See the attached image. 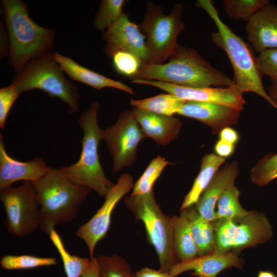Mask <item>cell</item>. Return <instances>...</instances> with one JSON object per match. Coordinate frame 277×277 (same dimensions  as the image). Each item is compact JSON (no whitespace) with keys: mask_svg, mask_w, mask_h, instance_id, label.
<instances>
[{"mask_svg":"<svg viewBox=\"0 0 277 277\" xmlns=\"http://www.w3.org/2000/svg\"><path fill=\"white\" fill-rule=\"evenodd\" d=\"M154 80L194 87H226L232 80L215 68L194 49L178 45L170 60L161 64H143L133 79Z\"/></svg>","mask_w":277,"mask_h":277,"instance_id":"1","label":"cell"},{"mask_svg":"<svg viewBox=\"0 0 277 277\" xmlns=\"http://www.w3.org/2000/svg\"><path fill=\"white\" fill-rule=\"evenodd\" d=\"M39 203V228L49 235L56 226L72 221L91 189L76 185L58 168L32 182Z\"/></svg>","mask_w":277,"mask_h":277,"instance_id":"2","label":"cell"},{"mask_svg":"<svg viewBox=\"0 0 277 277\" xmlns=\"http://www.w3.org/2000/svg\"><path fill=\"white\" fill-rule=\"evenodd\" d=\"M2 4L8 33L9 63L18 74L32 59L51 51L54 31L34 22L24 2L3 0Z\"/></svg>","mask_w":277,"mask_h":277,"instance_id":"3","label":"cell"},{"mask_svg":"<svg viewBox=\"0 0 277 277\" xmlns=\"http://www.w3.org/2000/svg\"><path fill=\"white\" fill-rule=\"evenodd\" d=\"M196 5L204 10L214 22L216 30L211 34L213 44L226 53L233 70V84L242 93L252 92L273 103L265 90L257 57L250 47L234 33L220 18L212 1L199 0Z\"/></svg>","mask_w":277,"mask_h":277,"instance_id":"4","label":"cell"},{"mask_svg":"<svg viewBox=\"0 0 277 277\" xmlns=\"http://www.w3.org/2000/svg\"><path fill=\"white\" fill-rule=\"evenodd\" d=\"M98 102H93L78 118L79 126L83 132L78 160L58 169L73 183L88 187L105 197L115 184L106 176L99 160L98 147L102 140L103 130L98 123Z\"/></svg>","mask_w":277,"mask_h":277,"instance_id":"5","label":"cell"},{"mask_svg":"<svg viewBox=\"0 0 277 277\" xmlns=\"http://www.w3.org/2000/svg\"><path fill=\"white\" fill-rule=\"evenodd\" d=\"M51 51L30 61L16 74L11 84L21 94L38 89L69 106V113L77 111L79 94L76 85L68 80Z\"/></svg>","mask_w":277,"mask_h":277,"instance_id":"6","label":"cell"},{"mask_svg":"<svg viewBox=\"0 0 277 277\" xmlns=\"http://www.w3.org/2000/svg\"><path fill=\"white\" fill-rule=\"evenodd\" d=\"M125 204L135 221L143 223L148 240L157 254L160 270L170 272L178 263L173 250L172 217L163 212L153 190L143 195H130L125 198Z\"/></svg>","mask_w":277,"mask_h":277,"instance_id":"7","label":"cell"},{"mask_svg":"<svg viewBox=\"0 0 277 277\" xmlns=\"http://www.w3.org/2000/svg\"><path fill=\"white\" fill-rule=\"evenodd\" d=\"M183 9L182 4H177L165 14L157 6H148L143 21L138 25L146 38L148 64H163L175 52L177 36L184 28Z\"/></svg>","mask_w":277,"mask_h":277,"instance_id":"8","label":"cell"},{"mask_svg":"<svg viewBox=\"0 0 277 277\" xmlns=\"http://www.w3.org/2000/svg\"><path fill=\"white\" fill-rule=\"evenodd\" d=\"M215 231L214 252L224 253L231 249L241 250L269 241L273 232L266 216L251 211L243 219H217L213 222Z\"/></svg>","mask_w":277,"mask_h":277,"instance_id":"9","label":"cell"},{"mask_svg":"<svg viewBox=\"0 0 277 277\" xmlns=\"http://www.w3.org/2000/svg\"><path fill=\"white\" fill-rule=\"evenodd\" d=\"M5 211V225L11 234L23 238L39 227V203L32 182L1 190Z\"/></svg>","mask_w":277,"mask_h":277,"instance_id":"10","label":"cell"},{"mask_svg":"<svg viewBox=\"0 0 277 277\" xmlns=\"http://www.w3.org/2000/svg\"><path fill=\"white\" fill-rule=\"evenodd\" d=\"M144 138L132 110L121 113L117 121L103 131L102 140L113 160V172L133 164L138 145Z\"/></svg>","mask_w":277,"mask_h":277,"instance_id":"11","label":"cell"},{"mask_svg":"<svg viewBox=\"0 0 277 277\" xmlns=\"http://www.w3.org/2000/svg\"><path fill=\"white\" fill-rule=\"evenodd\" d=\"M132 175L124 173L118 179L116 184L108 192L101 207L87 222L80 226L76 235L87 245L90 259L94 258L97 243L106 235L111 223L112 213L117 203L133 188Z\"/></svg>","mask_w":277,"mask_h":277,"instance_id":"12","label":"cell"},{"mask_svg":"<svg viewBox=\"0 0 277 277\" xmlns=\"http://www.w3.org/2000/svg\"><path fill=\"white\" fill-rule=\"evenodd\" d=\"M132 83L154 86L186 101L214 103L241 111L245 100L239 89L234 85L226 87L194 88L179 86L157 81L133 80Z\"/></svg>","mask_w":277,"mask_h":277,"instance_id":"13","label":"cell"},{"mask_svg":"<svg viewBox=\"0 0 277 277\" xmlns=\"http://www.w3.org/2000/svg\"><path fill=\"white\" fill-rule=\"evenodd\" d=\"M103 39L107 43L105 51L108 55L116 50H125L136 54L144 64H148L146 36L126 13L105 31Z\"/></svg>","mask_w":277,"mask_h":277,"instance_id":"14","label":"cell"},{"mask_svg":"<svg viewBox=\"0 0 277 277\" xmlns=\"http://www.w3.org/2000/svg\"><path fill=\"white\" fill-rule=\"evenodd\" d=\"M50 168L40 157L21 162L11 157L5 147L3 136L0 134V190L11 187L13 183L19 181H36L44 176Z\"/></svg>","mask_w":277,"mask_h":277,"instance_id":"15","label":"cell"},{"mask_svg":"<svg viewBox=\"0 0 277 277\" xmlns=\"http://www.w3.org/2000/svg\"><path fill=\"white\" fill-rule=\"evenodd\" d=\"M244 260L238 253L230 251L224 253L212 252L194 259L178 262L170 271L172 277L187 271H191V274L196 277H216L225 269L231 267L241 269Z\"/></svg>","mask_w":277,"mask_h":277,"instance_id":"16","label":"cell"},{"mask_svg":"<svg viewBox=\"0 0 277 277\" xmlns=\"http://www.w3.org/2000/svg\"><path fill=\"white\" fill-rule=\"evenodd\" d=\"M241 111L214 103L187 101L177 114L197 120L211 128L214 134L238 123Z\"/></svg>","mask_w":277,"mask_h":277,"instance_id":"17","label":"cell"},{"mask_svg":"<svg viewBox=\"0 0 277 277\" xmlns=\"http://www.w3.org/2000/svg\"><path fill=\"white\" fill-rule=\"evenodd\" d=\"M246 31L256 52L277 48V6L269 4L256 12L247 22Z\"/></svg>","mask_w":277,"mask_h":277,"instance_id":"18","label":"cell"},{"mask_svg":"<svg viewBox=\"0 0 277 277\" xmlns=\"http://www.w3.org/2000/svg\"><path fill=\"white\" fill-rule=\"evenodd\" d=\"M238 172V163L236 161L227 164L217 171L194 205L202 216L210 222L216 220L215 208L217 201L226 190L234 185Z\"/></svg>","mask_w":277,"mask_h":277,"instance_id":"19","label":"cell"},{"mask_svg":"<svg viewBox=\"0 0 277 277\" xmlns=\"http://www.w3.org/2000/svg\"><path fill=\"white\" fill-rule=\"evenodd\" d=\"M132 110L145 137L166 146L177 137L182 126L178 118L136 108Z\"/></svg>","mask_w":277,"mask_h":277,"instance_id":"20","label":"cell"},{"mask_svg":"<svg viewBox=\"0 0 277 277\" xmlns=\"http://www.w3.org/2000/svg\"><path fill=\"white\" fill-rule=\"evenodd\" d=\"M55 60L61 69L72 80L101 90L110 87L133 94L132 89L125 84L110 78L91 70L75 62L70 57L57 52L53 53Z\"/></svg>","mask_w":277,"mask_h":277,"instance_id":"21","label":"cell"},{"mask_svg":"<svg viewBox=\"0 0 277 277\" xmlns=\"http://www.w3.org/2000/svg\"><path fill=\"white\" fill-rule=\"evenodd\" d=\"M182 210L189 221L192 238L197 249L198 255L202 256L214 252L216 238L213 222L209 221L202 216L194 206Z\"/></svg>","mask_w":277,"mask_h":277,"instance_id":"22","label":"cell"},{"mask_svg":"<svg viewBox=\"0 0 277 277\" xmlns=\"http://www.w3.org/2000/svg\"><path fill=\"white\" fill-rule=\"evenodd\" d=\"M226 159L214 153H209L202 157L200 172L195 179L193 185L184 197L180 208L182 210L197 202L200 196L209 185L219 167L224 163Z\"/></svg>","mask_w":277,"mask_h":277,"instance_id":"23","label":"cell"},{"mask_svg":"<svg viewBox=\"0 0 277 277\" xmlns=\"http://www.w3.org/2000/svg\"><path fill=\"white\" fill-rule=\"evenodd\" d=\"M180 215L172 217L173 229V250L176 260L185 261L198 256L189 221L183 210Z\"/></svg>","mask_w":277,"mask_h":277,"instance_id":"24","label":"cell"},{"mask_svg":"<svg viewBox=\"0 0 277 277\" xmlns=\"http://www.w3.org/2000/svg\"><path fill=\"white\" fill-rule=\"evenodd\" d=\"M186 102L170 93H161L149 98L131 100L130 104L137 109L173 116Z\"/></svg>","mask_w":277,"mask_h":277,"instance_id":"25","label":"cell"},{"mask_svg":"<svg viewBox=\"0 0 277 277\" xmlns=\"http://www.w3.org/2000/svg\"><path fill=\"white\" fill-rule=\"evenodd\" d=\"M240 191L234 185L223 193L216 204V220L238 221L249 214L250 211L243 208L240 203Z\"/></svg>","mask_w":277,"mask_h":277,"instance_id":"26","label":"cell"},{"mask_svg":"<svg viewBox=\"0 0 277 277\" xmlns=\"http://www.w3.org/2000/svg\"><path fill=\"white\" fill-rule=\"evenodd\" d=\"M49 236L61 258L67 277H82L83 272L89 265L90 259L71 254L66 249L60 235L55 230H52Z\"/></svg>","mask_w":277,"mask_h":277,"instance_id":"27","label":"cell"},{"mask_svg":"<svg viewBox=\"0 0 277 277\" xmlns=\"http://www.w3.org/2000/svg\"><path fill=\"white\" fill-rule=\"evenodd\" d=\"M223 3L224 11L229 17L248 22L270 2L268 0H224Z\"/></svg>","mask_w":277,"mask_h":277,"instance_id":"28","label":"cell"},{"mask_svg":"<svg viewBox=\"0 0 277 277\" xmlns=\"http://www.w3.org/2000/svg\"><path fill=\"white\" fill-rule=\"evenodd\" d=\"M169 163L165 158L160 155L153 159L134 184L131 195H143L151 191L155 181Z\"/></svg>","mask_w":277,"mask_h":277,"instance_id":"29","label":"cell"},{"mask_svg":"<svg viewBox=\"0 0 277 277\" xmlns=\"http://www.w3.org/2000/svg\"><path fill=\"white\" fill-rule=\"evenodd\" d=\"M250 177L254 185L260 187L277 179V153H270L261 159L251 169Z\"/></svg>","mask_w":277,"mask_h":277,"instance_id":"30","label":"cell"},{"mask_svg":"<svg viewBox=\"0 0 277 277\" xmlns=\"http://www.w3.org/2000/svg\"><path fill=\"white\" fill-rule=\"evenodd\" d=\"M100 277H132L127 261L117 254L98 255L96 258Z\"/></svg>","mask_w":277,"mask_h":277,"instance_id":"31","label":"cell"},{"mask_svg":"<svg viewBox=\"0 0 277 277\" xmlns=\"http://www.w3.org/2000/svg\"><path fill=\"white\" fill-rule=\"evenodd\" d=\"M57 264L54 258H41L30 255L3 256L0 261L1 267L6 270L31 269Z\"/></svg>","mask_w":277,"mask_h":277,"instance_id":"32","label":"cell"},{"mask_svg":"<svg viewBox=\"0 0 277 277\" xmlns=\"http://www.w3.org/2000/svg\"><path fill=\"white\" fill-rule=\"evenodd\" d=\"M108 56L112 59L114 70L131 80L135 77L144 64L136 54L125 50L113 51Z\"/></svg>","mask_w":277,"mask_h":277,"instance_id":"33","label":"cell"},{"mask_svg":"<svg viewBox=\"0 0 277 277\" xmlns=\"http://www.w3.org/2000/svg\"><path fill=\"white\" fill-rule=\"evenodd\" d=\"M124 0H103L94 20L95 28L100 31L107 30L123 14Z\"/></svg>","mask_w":277,"mask_h":277,"instance_id":"34","label":"cell"},{"mask_svg":"<svg viewBox=\"0 0 277 277\" xmlns=\"http://www.w3.org/2000/svg\"><path fill=\"white\" fill-rule=\"evenodd\" d=\"M258 66L263 76L277 81V48L266 50L257 57Z\"/></svg>","mask_w":277,"mask_h":277,"instance_id":"35","label":"cell"},{"mask_svg":"<svg viewBox=\"0 0 277 277\" xmlns=\"http://www.w3.org/2000/svg\"><path fill=\"white\" fill-rule=\"evenodd\" d=\"M20 93L12 84L0 89V127H5L8 114Z\"/></svg>","mask_w":277,"mask_h":277,"instance_id":"36","label":"cell"},{"mask_svg":"<svg viewBox=\"0 0 277 277\" xmlns=\"http://www.w3.org/2000/svg\"><path fill=\"white\" fill-rule=\"evenodd\" d=\"M235 147V145L230 144L219 139L216 141L214 149L217 155L226 159L234 153Z\"/></svg>","mask_w":277,"mask_h":277,"instance_id":"37","label":"cell"},{"mask_svg":"<svg viewBox=\"0 0 277 277\" xmlns=\"http://www.w3.org/2000/svg\"><path fill=\"white\" fill-rule=\"evenodd\" d=\"M220 140L235 145L239 140L238 133L230 127L223 129L219 133Z\"/></svg>","mask_w":277,"mask_h":277,"instance_id":"38","label":"cell"},{"mask_svg":"<svg viewBox=\"0 0 277 277\" xmlns=\"http://www.w3.org/2000/svg\"><path fill=\"white\" fill-rule=\"evenodd\" d=\"M135 277H172L170 272L144 267L135 272Z\"/></svg>","mask_w":277,"mask_h":277,"instance_id":"39","label":"cell"},{"mask_svg":"<svg viewBox=\"0 0 277 277\" xmlns=\"http://www.w3.org/2000/svg\"><path fill=\"white\" fill-rule=\"evenodd\" d=\"M82 277H100L96 258L90 259L89 265L83 272Z\"/></svg>","mask_w":277,"mask_h":277,"instance_id":"40","label":"cell"},{"mask_svg":"<svg viewBox=\"0 0 277 277\" xmlns=\"http://www.w3.org/2000/svg\"><path fill=\"white\" fill-rule=\"evenodd\" d=\"M271 84L268 88V94L272 100L274 106L277 110V81L271 80Z\"/></svg>","mask_w":277,"mask_h":277,"instance_id":"41","label":"cell"},{"mask_svg":"<svg viewBox=\"0 0 277 277\" xmlns=\"http://www.w3.org/2000/svg\"><path fill=\"white\" fill-rule=\"evenodd\" d=\"M258 277H276L275 275L270 271H261L259 272Z\"/></svg>","mask_w":277,"mask_h":277,"instance_id":"42","label":"cell"},{"mask_svg":"<svg viewBox=\"0 0 277 277\" xmlns=\"http://www.w3.org/2000/svg\"><path fill=\"white\" fill-rule=\"evenodd\" d=\"M132 277H135V274H133V275H132Z\"/></svg>","mask_w":277,"mask_h":277,"instance_id":"43","label":"cell"}]
</instances>
